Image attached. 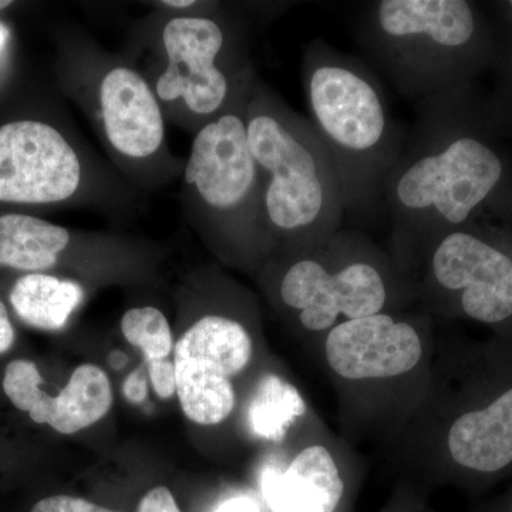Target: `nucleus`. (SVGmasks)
<instances>
[{
  "label": "nucleus",
  "mask_w": 512,
  "mask_h": 512,
  "mask_svg": "<svg viewBox=\"0 0 512 512\" xmlns=\"http://www.w3.org/2000/svg\"><path fill=\"white\" fill-rule=\"evenodd\" d=\"M397 247L485 218L512 220V109L473 83L417 101L416 121L383 188Z\"/></svg>",
  "instance_id": "nucleus-1"
},
{
  "label": "nucleus",
  "mask_w": 512,
  "mask_h": 512,
  "mask_svg": "<svg viewBox=\"0 0 512 512\" xmlns=\"http://www.w3.org/2000/svg\"><path fill=\"white\" fill-rule=\"evenodd\" d=\"M9 6H12V2H10V0H0V10L8 9Z\"/></svg>",
  "instance_id": "nucleus-30"
},
{
  "label": "nucleus",
  "mask_w": 512,
  "mask_h": 512,
  "mask_svg": "<svg viewBox=\"0 0 512 512\" xmlns=\"http://www.w3.org/2000/svg\"><path fill=\"white\" fill-rule=\"evenodd\" d=\"M56 224L25 212L0 215V266L47 274L55 269L52 258Z\"/></svg>",
  "instance_id": "nucleus-17"
},
{
  "label": "nucleus",
  "mask_w": 512,
  "mask_h": 512,
  "mask_svg": "<svg viewBox=\"0 0 512 512\" xmlns=\"http://www.w3.org/2000/svg\"><path fill=\"white\" fill-rule=\"evenodd\" d=\"M42 383L35 363L16 359L6 366L3 392L16 409L60 434H74L93 426L113 404L109 377L94 365L77 367L60 396L43 392Z\"/></svg>",
  "instance_id": "nucleus-12"
},
{
  "label": "nucleus",
  "mask_w": 512,
  "mask_h": 512,
  "mask_svg": "<svg viewBox=\"0 0 512 512\" xmlns=\"http://www.w3.org/2000/svg\"><path fill=\"white\" fill-rule=\"evenodd\" d=\"M137 512H181L175 501L173 493L167 487H154L148 491L140 504H138Z\"/></svg>",
  "instance_id": "nucleus-23"
},
{
  "label": "nucleus",
  "mask_w": 512,
  "mask_h": 512,
  "mask_svg": "<svg viewBox=\"0 0 512 512\" xmlns=\"http://www.w3.org/2000/svg\"><path fill=\"white\" fill-rule=\"evenodd\" d=\"M127 365V356L123 355V353L120 352H114L113 355H111V366L114 367V369L120 370L123 369L124 366Z\"/></svg>",
  "instance_id": "nucleus-28"
},
{
  "label": "nucleus",
  "mask_w": 512,
  "mask_h": 512,
  "mask_svg": "<svg viewBox=\"0 0 512 512\" xmlns=\"http://www.w3.org/2000/svg\"><path fill=\"white\" fill-rule=\"evenodd\" d=\"M30 512H117L72 495H50L37 501Z\"/></svg>",
  "instance_id": "nucleus-21"
},
{
  "label": "nucleus",
  "mask_w": 512,
  "mask_h": 512,
  "mask_svg": "<svg viewBox=\"0 0 512 512\" xmlns=\"http://www.w3.org/2000/svg\"><path fill=\"white\" fill-rule=\"evenodd\" d=\"M121 332L148 362L167 359L174 350L173 330L168 319L154 306L128 309L121 318Z\"/></svg>",
  "instance_id": "nucleus-19"
},
{
  "label": "nucleus",
  "mask_w": 512,
  "mask_h": 512,
  "mask_svg": "<svg viewBox=\"0 0 512 512\" xmlns=\"http://www.w3.org/2000/svg\"><path fill=\"white\" fill-rule=\"evenodd\" d=\"M491 9L494 10V20L500 29H512V0L505 2L490 3Z\"/></svg>",
  "instance_id": "nucleus-27"
},
{
  "label": "nucleus",
  "mask_w": 512,
  "mask_h": 512,
  "mask_svg": "<svg viewBox=\"0 0 512 512\" xmlns=\"http://www.w3.org/2000/svg\"><path fill=\"white\" fill-rule=\"evenodd\" d=\"M8 39L9 29L6 28L5 25H2V23H0V50H2L3 47H5L6 43H8Z\"/></svg>",
  "instance_id": "nucleus-29"
},
{
  "label": "nucleus",
  "mask_w": 512,
  "mask_h": 512,
  "mask_svg": "<svg viewBox=\"0 0 512 512\" xmlns=\"http://www.w3.org/2000/svg\"><path fill=\"white\" fill-rule=\"evenodd\" d=\"M59 76L107 161L131 187L147 195L181 177L185 160L171 151L160 101L130 56L104 49L83 30H67Z\"/></svg>",
  "instance_id": "nucleus-5"
},
{
  "label": "nucleus",
  "mask_w": 512,
  "mask_h": 512,
  "mask_svg": "<svg viewBox=\"0 0 512 512\" xmlns=\"http://www.w3.org/2000/svg\"><path fill=\"white\" fill-rule=\"evenodd\" d=\"M15 342V329L10 322L8 308L0 301V355L8 352Z\"/></svg>",
  "instance_id": "nucleus-25"
},
{
  "label": "nucleus",
  "mask_w": 512,
  "mask_h": 512,
  "mask_svg": "<svg viewBox=\"0 0 512 512\" xmlns=\"http://www.w3.org/2000/svg\"><path fill=\"white\" fill-rule=\"evenodd\" d=\"M302 84L309 121L338 174L346 214L373 217L383 208L384 183L407 138L382 84L359 59L323 39L303 50Z\"/></svg>",
  "instance_id": "nucleus-3"
},
{
  "label": "nucleus",
  "mask_w": 512,
  "mask_h": 512,
  "mask_svg": "<svg viewBox=\"0 0 512 512\" xmlns=\"http://www.w3.org/2000/svg\"><path fill=\"white\" fill-rule=\"evenodd\" d=\"M148 375L154 390L161 399H170L177 394V376H175L174 360L163 359L148 362Z\"/></svg>",
  "instance_id": "nucleus-22"
},
{
  "label": "nucleus",
  "mask_w": 512,
  "mask_h": 512,
  "mask_svg": "<svg viewBox=\"0 0 512 512\" xmlns=\"http://www.w3.org/2000/svg\"><path fill=\"white\" fill-rule=\"evenodd\" d=\"M86 299L82 282L50 274L20 276L9 293L18 318L32 328L60 330Z\"/></svg>",
  "instance_id": "nucleus-16"
},
{
  "label": "nucleus",
  "mask_w": 512,
  "mask_h": 512,
  "mask_svg": "<svg viewBox=\"0 0 512 512\" xmlns=\"http://www.w3.org/2000/svg\"><path fill=\"white\" fill-rule=\"evenodd\" d=\"M124 394L131 403L144 402L147 396V384L141 370L131 373L124 382Z\"/></svg>",
  "instance_id": "nucleus-24"
},
{
  "label": "nucleus",
  "mask_w": 512,
  "mask_h": 512,
  "mask_svg": "<svg viewBox=\"0 0 512 512\" xmlns=\"http://www.w3.org/2000/svg\"><path fill=\"white\" fill-rule=\"evenodd\" d=\"M448 450L458 466L497 473L512 463V387L490 406L463 414L448 431Z\"/></svg>",
  "instance_id": "nucleus-15"
},
{
  "label": "nucleus",
  "mask_w": 512,
  "mask_h": 512,
  "mask_svg": "<svg viewBox=\"0 0 512 512\" xmlns=\"http://www.w3.org/2000/svg\"><path fill=\"white\" fill-rule=\"evenodd\" d=\"M429 285L468 318L488 325L512 319V220L485 218L450 229L421 249Z\"/></svg>",
  "instance_id": "nucleus-10"
},
{
  "label": "nucleus",
  "mask_w": 512,
  "mask_h": 512,
  "mask_svg": "<svg viewBox=\"0 0 512 512\" xmlns=\"http://www.w3.org/2000/svg\"><path fill=\"white\" fill-rule=\"evenodd\" d=\"M214 512H261V508L254 498L239 495V497L229 498Z\"/></svg>",
  "instance_id": "nucleus-26"
},
{
  "label": "nucleus",
  "mask_w": 512,
  "mask_h": 512,
  "mask_svg": "<svg viewBox=\"0 0 512 512\" xmlns=\"http://www.w3.org/2000/svg\"><path fill=\"white\" fill-rule=\"evenodd\" d=\"M247 103L194 134L180 204L184 220L215 251L254 261L274 254L275 245L266 227L264 177L248 144Z\"/></svg>",
  "instance_id": "nucleus-8"
},
{
  "label": "nucleus",
  "mask_w": 512,
  "mask_h": 512,
  "mask_svg": "<svg viewBox=\"0 0 512 512\" xmlns=\"http://www.w3.org/2000/svg\"><path fill=\"white\" fill-rule=\"evenodd\" d=\"M245 124L264 177L266 227L275 252L309 247L340 231L346 214L342 188L311 121L258 76Z\"/></svg>",
  "instance_id": "nucleus-6"
},
{
  "label": "nucleus",
  "mask_w": 512,
  "mask_h": 512,
  "mask_svg": "<svg viewBox=\"0 0 512 512\" xmlns=\"http://www.w3.org/2000/svg\"><path fill=\"white\" fill-rule=\"evenodd\" d=\"M305 413V400L295 386L281 377L266 375L249 403L248 421L256 437L281 443L292 424Z\"/></svg>",
  "instance_id": "nucleus-18"
},
{
  "label": "nucleus",
  "mask_w": 512,
  "mask_h": 512,
  "mask_svg": "<svg viewBox=\"0 0 512 512\" xmlns=\"http://www.w3.org/2000/svg\"><path fill=\"white\" fill-rule=\"evenodd\" d=\"M501 42L491 73L494 74V93L512 109V29H500Z\"/></svg>",
  "instance_id": "nucleus-20"
},
{
  "label": "nucleus",
  "mask_w": 512,
  "mask_h": 512,
  "mask_svg": "<svg viewBox=\"0 0 512 512\" xmlns=\"http://www.w3.org/2000/svg\"><path fill=\"white\" fill-rule=\"evenodd\" d=\"M252 338L227 313H202L174 346L177 396L185 416L201 426L228 419L235 406L231 379L251 362Z\"/></svg>",
  "instance_id": "nucleus-11"
},
{
  "label": "nucleus",
  "mask_w": 512,
  "mask_h": 512,
  "mask_svg": "<svg viewBox=\"0 0 512 512\" xmlns=\"http://www.w3.org/2000/svg\"><path fill=\"white\" fill-rule=\"evenodd\" d=\"M343 480L328 448H305L285 471L268 468L261 491L272 512H335Z\"/></svg>",
  "instance_id": "nucleus-14"
},
{
  "label": "nucleus",
  "mask_w": 512,
  "mask_h": 512,
  "mask_svg": "<svg viewBox=\"0 0 512 512\" xmlns=\"http://www.w3.org/2000/svg\"><path fill=\"white\" fill-rule=\"evenodd\" d=\"M276 295L311 332L335 326L339 318H365L390 301L389 275L376 249L357 232L338 231L309 247L281 252Z\"/></svg>",
  "instance_id": "nucleus-9"
},
{
  "label": "nucleus",
  "mask_w": 512,
  "mask_h": 512,
  "mask_svg": "<svg viewBox=\"0 0 512 512\" xmlns=\"http://www.w3.org/2000/svg\"><path fill=\"white\" fill-rule=\"evenodd\" d=\"M325 348L333 372L349 380L404 375L419 365L423 353L412 323L384 312L333 326Z\"/></svg>",
  "instance_id": "nucleus-13"
},
{
  "label": "nucleus",
  "mask_w": 512,
  "mask_h": 512,
  "mask_svg": "<svg viewBox=\"0 0 512 512\" xmlns=\"http://www.w3.org/2000/svg\"><path fill=\"white\" fill-rule=\"evenodd\" d=\"M146 195L66 121L19 117L0 124V205L64 207L126 218Z\"/></svg>",
  "instance_id": "nucleus-7"
},
{
  "label": "nucleus",
  "mask_w": 512,
  "mask_h": 512,
  "mask_svg": "<svg viewBox=\"0 0 512 512\" xmlns=\"http://www.w3.org/2000/svg\"><path fill=\"white\" fill-rule=\"evenodd\" d=\"M252 6L157 8L131 29L126 52L153 87L167 123L195 134L248 100L256 74Z\"/></svg>",
  "instance_id": "nucleus-2"
},
{
  "label": "nucleus",
  "mask_w": 512,
  "mask_h": 512,
  "mask_svg": "<svg viewBox=\"0 0 512 512\" xmlns=\"http://www.w3.org/2000/svg\"><path fill=\"white\" fill-rule=\"evenodd\" d=\"M357 37L403 97L478 83L491 72L501 33L470 0H377L357 19Z\"/></svg>",
  "instance_id": "nucleus-4"
}]
</instances>
